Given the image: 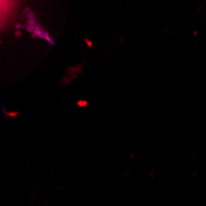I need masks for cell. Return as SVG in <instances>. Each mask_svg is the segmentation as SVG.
I'll return each instance as SVG.
<instances>
[{"mask_svg": "<svg viewBox=\"0 0 206 206\" xmlns=\"http://www.w3.org/2000/svg\"><path fill=\"white\" fill-rule=\"evenodd\" d=\"M13 4H14V0H0V25L10 14Z\"/></svg>", "mask_w": 206, "mask_h": 206, "instance_id": "6da1fadb", "label": "cell"}]
</instances>
